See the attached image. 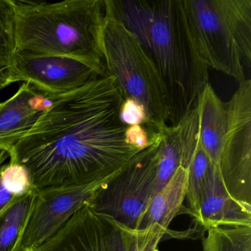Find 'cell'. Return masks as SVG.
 Segmentation results:
<instances>
[{
  "label": "cell",
  "instance_id": "17",
  "mask_svg": "<svg viewBox=\"0 0 251 251\" xmlns=\"http://www.w3.org/2000/svg\"><path fill=\"white\" fill-rule=\"evenodd\" d=\"M16 53L15 8L13 0H0V63L10 68Z\"/></svg>",
  "mask_w": 251,
  "mask_h": 251
},
{
  "label": "cell",
  "instance_id": "19",
  "mask_svg": "<svg viewBox=\"0 0 251 251\" xmlns=\"http://www.w3.org/2000/svg\"><path fill=\"white\" fill-rule=\"evenodd\" d=\"M155 133L151 134L143 126L140 125L127 126L125 131V142L129 146L139 151H143L152 143Z\"/></svg>",
  "mask_w": 251,
  "mask_h": 251
},
{
  "label": "cell",
  "instance_id": "12",
  "mask_svg": "<svg viewBox=\"0 0 251 251\" xmlns=\"http://www.w3.org/2000/svg\"><path fill=\"white\" fill-rule=\"evenodd\" d=\"M195 220L205 230L220 226H251V208L230 197L218 167L213 164L204 177Z\"/></svg>",
  "mask_w": 251,
  "mask_h": 251
},
{
  "label": "cell",
  "instance_id": "10",
  "mask_svg": "<svg viewBox=\"0 0 251 251\" xmlns=\"http://www.w3.org/2000/svg\"><path fill=\"white\" fill-rule=\"evenodd\" d=\"M11 83L23 81L52 95L76 90L105 75L73 58L17 52L11 67Z\"/></svg>",
  "mask_w": 251,
  "mask_h": 251
},
{
  "label": "cell",
  "instance_id": "9",
  "mask_svg": "<svg viewBox=\"0 0 251 251\" xmlns=\"http://www.w3.org/2000/svg\"><path fill=\"white\" fill-rule=\"evenodd\" d=\"M118 173L83 186L38 190L22 238L20 251H33L55 234L79 209L89 202L105 182Z\"/></svg>",
  "mask_w": 251,
  "mask_h": 251
},
{
  "label": "cell",
  "instance_id": "4",
  "mask_svg": "<svg viewBox=\"0 0 251 251\" xmlns=\"http://www.w3.org/2000/svg\"><path fill=\"white\" fill-rule=\"evenodd\" d=\"M197 52L208 69L246 80L251 64V0H183Z\"/></svg>",
  "mask_w": 251,
  "mask_h": 251
},
{
  "label": "cell",
  "instance_id": "13",
  "mask_svg": "<svg viewBox=\"0 0 251 251\" xmlns=\"http://www.w3.org/2000/svg\"><path fill=\"white\" fill-rule=\"evenodd\" d=\"M58 95L47 94L24 83L0 110V148L9 152Z\"/></svg>",
  "mask_w": 251,
  "mask_h": 251
},
{
  "label": "cell",
  "instance_id": "7",
  "mask_svg": "<svg viewBox=\"0 0 251 251\" xmlns=\"http://www.w3.org/2000/svg\"><path fill=\"white\" fill-rule=\"evenodd\" d=\"M227 123L218 167L229 195L251 208V80L239 83L226 102Z\"/></svg>",
  "mask_w": 251,
  "mask_h": 251
},
{
  "label": "cell",
  "instance_id": "2",
  "mask_svg": "<svg viewBox=\"0 0 251 251\" xmlns=\"http://www.w3.org/2000/svg\"><path fill=\"white\" fill-rule=\"evenodd\" d=\"M105 4L155 64L168 93L170 126H177L209 83L208 68L197 52L183 0H105Z\"/></svg>",
  "mask_w": 251,
  "mask_h": 251
},
{
  "label": "cell",
  "instance_id": "15",
  "mask_svg": "<svg viewBox=\"0 0 251 251\" xmlns=\"http://www.w3.org/2000/svg\"><path fill=\"white\" fill-rule=\"evenodd\" d=\"M161 135L155 195L162 190L181 167V145L177 126H167L158 132Z\"/></svg>",
  "mask_w": 251,
  "mask_h": 251
},
{
  "label": "cell",
  "instance_id": "5",
  "mask_svg": "<svg viewBox=\"0 0 251 251\" xmlns=\"http://www.w3.org/2000/svg\"><path fill=\"white\" fill-rule=\"evenodd\" d=\"M102 47L106 74L116 79L125 99L134 100L145 108V128L151 134L170 126V101L161 75L134 35L106 8Z\"/></svg>",
  "mask_w": 251,
  "mask_h": 251
},
{
  "label": "cell",
  "instance_id": "14",
  "mask_svg": "<svg viewBox=\"0 0 251 251\" xmlns=\"http://www.w3.org/2000/svg\"><path fill=\"white\" fill-rule=\"evenodd\" d=\"M36 192L21 198L0 214V251H20Z\"/></svg>",
  "mask_w": 251,
  "mask_h": 251
},
{
  "label": "cell",
  "instance_id": "6",
  "mask_svg": "<svg viewBox=\"0 0 251 251\" xmlns=\"http://www.w3.org/2000/svg\"><path fill=\"white\" fill-rule=\"evenodd\" d=\"M160 139V133H155L149 147L95 192L89 204L96 212L136 232L155 195Z\"/></svg>",
  "mask_w": 251,
  "mask_h": 251
},
{
  "label": "cell",
  "instance_id": "1",
  "mask_svg": "<svg viewBox=\"0 0 251 251\" xmlns=\"http://www.w3.org/2000/svg\"><path fill=\"white\" fill-rule=\"evenodd\" d=\"M124 100L107 74L58 95L11 148L10 161L27 169L36 191L83 186L118 173L142 151L125 142Z\"/></svg>",
  "mask_w": 251,
  "mask_h": 251
},
{
  "label": "cell",
  "instance_id": "11",
  "mask_svg": "<svg viewBox=\"0 0 251 251\" xmlns=\"http://www.w3.org/2000/svg\"><path fill=\"white\" fill-rule=\"evenodd\" d=\"M187 184V170L180 167L168 184L152 197L136 228L137 251H158L170 223L183 208Z\"/></svg>",
  "mask_w": 251,
  "mask_h": 251
},
{
  "label": "cell",
  "instance_id": "8",
  "mask_svg": "<svg viewBox=\"0 0 251 251\" xmlns=\"http://www.w3.org/2000/svg\"><path fill=\"white\" fill-rule=\"evenodd\" d=\"M33 251H137L136 232L98 214L89 202Z\"/></svg>",
  "mask_w": 251,
  "mask_h": 251
},
{
  "label": "cell",
  "instance_id": "3",
  "mask_svg": "<svg viewBox=\"0 0 251 251\" xmlns=\"http://www.w3.org/2000/svg\"><path fill=\"white\" fill-rule=\"evenodd\" d=\"M17 52L73 58L103 75L105 0H13Z\"/></svg>",
  "mask_w": 251,
  "mask_h": 251
},
{
  "label": "cell",
  "instance_id": "22",
  "mask_svg": "<svg viewBox=\"0 0 251 251\" xmlns=\"http://www.w3.org/2000/svg\"><path fill=\"white\" fill-rule=\"evenodd\" d=\"M2 105H3V102H1V103H0V110L2 108Z\"/></svg>",
  "mask_w": 251,
  "mask_h": 251
},
{
  "label": "cell",
  "instance_id": "16",
  "mask_svg": "<svg viewBox=\"0 0 251 251\" xmlns=\"http://www.w3.org/2000/svg\"><path fill=\"white\" fill-rule=\"evenodd\" d=\"M203 251H251V226H220L207 230Z\"/></svg>",
  "mask_w": 251,
  "mask_h": 251
},
{
  "label": "cell",
  "instance_id": "20",
  "mask_svg": "<svg viewBox=\"0 0 251 251\" xmlns=\"http://www.w3.org/2000/svg\"><path fill=\"white\" fill-rule=\"evenodd\" d=\"M21 198H23L19 196L15 191L7 183L0 171V214Z\"/></svg>",
  "mask_w": 251,
  "mask_h": 251
},
{
  "label": "cell",
  "instance_id": "18",
  "mask_svg": "<svg viewBox=\"0 0 251 251\" xmlns=\"http://www.w3.org/2000/svg\"><path fill=\"white\" fill-rule=\"evenodd\" d=\"M120 119L126 126L140 125L145 127L148 123V117L143 105L130 98L125 99L122 103Z\"/></svg>",
  "mask_w": 251,
  "mask_h": 251
},
{
  "label": "cell",
  "instance_id": "21",
  "mask_svg": "<svg viewBox=\"0 0 251 251\" xmlns=\"http://www.w3.org/2000/svg\"><path fill=\"white\" fill-rule=\"evenodd\" d=\"M11 84V70L0 63V91Z\"/></svg>",
  "mask_w": 251,
  "mask_h": 251
}]
</instances>
